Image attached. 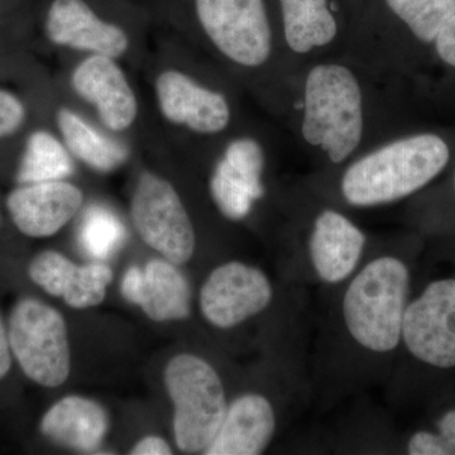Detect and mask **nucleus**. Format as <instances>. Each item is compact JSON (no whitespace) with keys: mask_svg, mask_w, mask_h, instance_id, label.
I'll use <instances>...</instances> for the list:
<instances>
[{"mask_svg":"<svg viewBox=\"0 0 455 455\" xmlns=\"http://www.w3.org/2000/svg\"><path fill=\"white\" fill-rule=\"evenodd\" d=\"M434 59L439 64L455 71V14L440 29L434 44Z\"/></svg>","mask_w":455,"mask_h":455,"instance_id":"nucleus-27","label":"nucleus"},{"mask_svg":"<svg viewBox=\"0 0 455 455\" xmlns=\"http://www.w3.org/2000/svg\"><path fill=\"white\" fill-rule=\"evenodd\" d=\"M164 379L175 410L176 445L187 454H205L228 410L220 374L205 359L182 353L170 359Z\"/></svg>","mask_w":455,"mask_h":455,"instance_id":"nucleus-6","label":"nucleus"},{"mask_svg":"<svg viewBox=\"0 0 455 455\" xmlns=\"http://www.w3.org/2000/svg\"><path fill=\"white\" fill-rule=\"evenodd\" d=\"M278 13L284 59L296 89L309 66L346 53L355 27L341 18L338 0H278Z\"/></svg>","mask_w":455,"mask_h":455,"instance_id":"nucleus-8","label":"nucleus"},{"mask_svg":"<svg viewBox=\"0 0 455 455\" xmlns=\"http://www.w3.org/2000/svg\"><path fill=\"white\" fill-rule=\"evenodd\" d=\"M405 83L346 56L317 62L301 75L286 125L299 145L338 169L410 131L403 123Z\"/></svg>","mask_w":455,"mask_h":455,"instance_id":"nucleus-1","label":"nucleus"},{"mask_svg":"<svg viewBox=\"0 0 455 455\" xmlns=\"http://www.w3.org/2000/svg\"><path fill=\"white\" fill-rule=\"evenodd\" d=\"M44 32L56 46L89 55L118 60L130 49L127 32L103 20L86 0H53L44 20Z\"/></svg>","mask_w":455,"mask_h":455,"instance_id":"nucleus-16","label":"nucleus"},{"mask_svg":"<svg viewBox=\"0 0 455 455\" xmlns=\"http://www.w3.org/2000/svg\"><path fill=\"white\" fill-rule=\"evenodd\" d=\"M155 92L164 118L190 133L218 139L235 128V106L229 95L193 75L164 70L156 79Z\"/></svg>","mask_w":455,"mask_h":455,"instance_id":"nucleus-10","label":"nucleus"},{"mask_svg":"<svg viewBox=\"0 0 455 455\" xmlns=\"http://www.w3.org/2000/svg\"><path fill=\"white\" fill-rule=\"evenodd\" d=\"M391 27L355 28L344 56L383 76L407 80L435 61L434 44L455 0H383Z\"/></svg>","mask_w":455,"mask_h":455,"instance_id":"nucleus-4","label":"nucleus"},{"mask_svg":"<svg viewBox=\"0 0 455 455\" xmlns=\"http://www.w3.org/2000/svg\"><path fill=\"white\" fill-rule=\"evenodd\" d=\"M13 364L11 344H9L8 325L0 314V381L8 376Z\"/></svg>","mask_w":455,"mask_h":455,"instance_id":"nucleus-29","label":"nucleus"},{"mask_svg":"<svg viewBox=\"0 0 455 455\" xmlns=\"http://www.w3.org/2000/svg\"><path fill=\"white\" fill-rule=\"evenodd\" d=\"M7 325L13 361L27 379L46 388L68 381L70 343L60 311L38 299L22 298L12 307Z\"/></svg>","mask_w":455,"mask_h":455,"instance_id":"nucleus-7","label":"nucleus"},{"mask_svg":"<svg viewBox=\"0 0 455 455\" xmlns=\"http://www.w3.org/2000/svg\"><path fill=\"white\" fill-rule=\"evenodd\" d=\"M71 88L97 110L112 132L130 130L140 114L139 99L127 75L113 57L89 55L75 66Z\"/></svg>","mask_w":455,"mask_h":455,"instance_id":"nucleus-14","label":"nucleus"},{"mask_svg":"<svg viewBox=\"0 0 455 455\" xmlns=\"http://www.w3.org/2000/svg\"><path fill=\"white\" fill-rule=\"evenodd\" d=\"M265 147L257 137L235 134L227 140L209 181L212 203L226 220H245L265 196Z\"/></svg>","mask_w":455,"mask_h":455,"instance_id":"nucleus-11","label":"nucleus"},{"mask_svg":"<svg viewBox=\"0 0 455 455\" xmlns=\"http://www.w3.org/2000/svg\"><path fill=\"white\" fill-rule=\"evenodd\" d=\"M276 418L267 398L248 394L228 406L226 418L206 455H259L271 443Z\"/></svg>","mask_w":455,"mask_h":455,"instance_id":"nucleus-20","label":"nucleus"},{"mask_svg":"<svg viewBox=\"0 0 455 455\" xmlns=\"http://www.w3.org/2000/svg\"><path fill=\"white\" fill-rule=\"evenodd\" d=\"M127 232L124 224L106 206L94 205L84 214L79 243L84 252L95 259H106L122 247Z\"/></svg>","mask_w":455,"mask_h":455,"instance_id":"nucleus-24","label":"nucleus"},{"mask_svg":"<svg viewBox=\"0 0 455 455\" xmlns=\"http://www.w3.org/2000/svg\"><path fill=\"white\" fill-rule=\"evenodd\" d=\"M74 172L73 155L62 140L46 130L33 131L29 134L18 164V185L61 181Z\"/></svg>","mask_w":455,"mask_h":455,"instance_id":"nucleus-23","label":"nucleus"},{"mask_svg":"<svg viewBox=\"0 0 455 455\" xmlns=\"http://www.w3.org/2000/svg\"><path fill=\"white\" fill-rule=\"evenodd\" d=\"M403 337L410 352L425 363L455 367V280L430 283L406 307Z\"/></svg>","mask_w":455,"mask_h":455,"instance_id":"nucleus-12","label":"nucleus"},{"mask_svg":"<svg viewBox=\"0 0 455 455\" xmlns=\"http://www.w3.org/2000/svg\"><path fill=\"white\" fill-rule=\"evenodd\" d=\"M453 187H454V190H455V171H454V178H453Z\"/></svg>","mask_w":455,"mask_h":455,"instance_id":"nucleus-30","label":"nucleus"},{"mask_svg":"<svg viewBox=\"0 0 455 455\" xmlns=\"http://www.w3.org/2000/svg\"><path fill=\"white\" fill-rule=\"evenodd\" d=\"M109 430V416L97 401L76 396L62 397L44 412L40 431L61 447L92 451L100 447Z\"/></svg>","mask_w":455,"mask_h":455,"instance_id":"nucleus-21","label":"nucleus"},{"mask_svg":"<svg viewBox=\"0 0 455 455\" xmlns=\"http://www.w3.org/2000/svg\"><path fill=\"white\" fill-rule=\"evenodd\" d=\"M26 118L27 109L22 99L11 90L0 88V140L17 133Z\"/></svg>","mask_w":455,"mask_h":455,"instance_id":"nucleus-26","label":"nucleus"},{"mask_svg":"<svg viewBox=\"0 0 455 455\" xmlns=\"http://www.w3.org/2000/svg\"><path fill=\"white\" fill-rule=\"evenodd\" d=\"M411 455H455V410L443 416L439 433L419 431L409 443Z\"/></svg>","mask_w":455,"mask_h":455,"instance_id":"nucleus-25","label":"nucleus"},{"mask_svg":"<svg viewBox=\"0 0 455 455\" xmlns=\"http://www.w3.org/2000/svg\"><path fill=\"white\" fill-rule=\"evenodd\" d=\"M132 455H170L172 454L169 443L160 436L149 435L140 439L131 451Z\"/></svg>","mask_w":455,"mask_h":455,"instance_id":"nucleus-28","label":"nucleus"},{"mask_svg":"<svg viewBox=\"0 0 455 455\" xmlns=\"http://www.w3.org/2000/svg\"><path fill=\"white\" fill-rule=\"evenodd\" d=\"M410 276L394 257L368 263L350 283L343 315L350 335L364 348L390 352L403 337Z\"/></svg>","mask_w":455,"mask_h":455,"instance_id":"nucleus-5","label":"nucleus"},{"mask_svg":"<svg viewBox=\"0 0 455 455\" xmlns=\"http://www.w3.org/2000/svg\"><path fill=\"white\" fill-rule=\"evenodd\" d=\"M455 139L445 132L410 130L338 167L339 191L353 208L387 205L427 187L451 163Z\"/></svg>","mask_w":455,"mask_h":455,"instance_id":"nucleus-3","label":"nucleus"},{"mask_svg":"<svg viewBox=\"0 0 455 455\" xmlns=\"http://www.w3.org/2000/svg\"><path fill=\"white\" fill-rule=\"evenodd\" d=\"M56 124L62 142L73 157L90 169L110 173L130 158L127 147L99 132L73 109L61 108L57 110Z\"/></svg>","mask_w":455,"mask_h":455,"instance_id":"nucleus-22","label":"nucleus"},{"mask_svg":"<svg viewBox=\"0 0 455 455\" xmlns=\"http://www.w3.org/2000/svg\"><path fill=\"white\" fill-rule=\"evenodd\" d=\"M194 14L212 55L286 124L298 89L284 59L280 18L267 0H194Z\"/></svg>","mask_w":455,"mask_h":455,"instance_id":"nucleus-2","label":"nucleus"},{"mask_svg":"<svg viewBox=\"0 0 455 455\" xmlns=\"http://www.w3.org/2000/svg\"><path fill=\"white\" fill-rule=\"evenodd\" d=\"M272 286L260 269L245 263H224L200 290V310L212 325L229 329L268 307Z\"/></svg>","mask_w":455,"mask_h":455,"instance_id":"nucleus-13","label":"nucleus"},{"mask_svg":"<svg viewBox=\"0 0 455 455\" xmlns=\"http://www.w3.org/2000/svg\"><path fill=\"white\" fill-rule=\"evenodd\" d=\"M121 292L154 322H179L191 314L190 283L178 265L164 259L148 260L145 268H128Z\"/></svg>","mask_w":455,"mask_h":455,"instance_id":"nucleus-17","label":"nucleus"},{"mask_svg":"<svg viewBox=\"0 0 455 455\" xmlns=\"http://www.w3.org/2000/svg\"><path fill=\"white\" fill-rule=\"evenodd\" d=\"M84 193L68 180L18 185L5 199V208L18 232L28 238H50L74 220Z\"/></svg>","mask_w":455,"mask_h":455,"instance_id":"nucleus-15","label":"nucleus"},{"mask_svg":"<svg viewBox=\"0 0 455 455\" xmlns=\"http://www.w3.org/2000/svg\"><path fill=\"white\" fill-rule=\"evenodd\" d=\"M364 245V233L341 212L324 209L314 220L310 256L314 268L325 283L346 280L357 267Z\"/></svg>","mask_w":455,"mask_h":455,"instance_id":"nucleus-19","label":"nucleus"},{"mask_svg":"<svg viewBox=\"0 0 455 455\" xmlns=\"http://www.w3.org/2000/svg\"><path fill=\"white\" fill-rule=\"evenodd\" d=\"M131 220L140 239L163 259L181 266L194 256L196 228L171 182L146 171L131 200Z\"/></svg>","mask_w":455,"mask_h":455,"instance_id":"nucleus-9","label":"nucleus"},{"mask_svg":"<svg viewBox=\"0 0 455 455\" xmlns=\"http://www.w3.org/2000/svg\"><path fill=\"white\" fill-rule=\"evenodd\" d=\"M27 271L33 283L75 310L100 305L113 280L112 268L106 263L76 265L65 254L51 250L36 254Z\"/></svg>","mask_w":455,"mask_h":455,"instance_id":"nucleus-18","label":"nucleus"}]
</instances>
